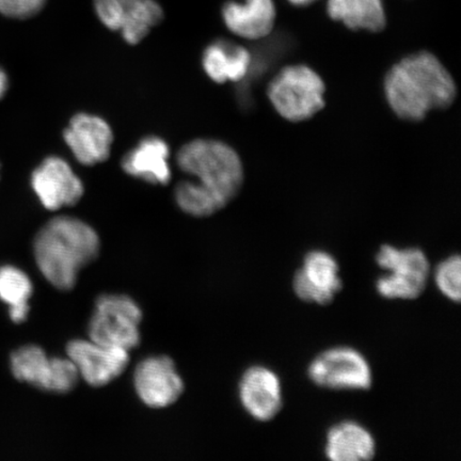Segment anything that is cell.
Returning <instances> with one entry per match:
<instances>
[{
  "label": "cell",
  "instance_id": "6da1fadb",
  "mask_svg": "<svg viewBox=\"0 0 461 461\" xmlns=\"http://www.w3.org/2000/svg\"><path fill=\"white\" fill-rule=\"evenodd\" d=\"M177 168L189 176L175 188L176 203L185 214H216L238 197L244 184V166L238 152L216 140H190L176 157Z\"/></svg>",
  "mask_w": 461,
  "mask_h": 461
},
{
  "label": "cell",
  "instance_id": "7a4b0ae2",
  "mask_svg": "<svg viewBox=\"0 0 461 461\" xmlns=\"http://www.w3.org/2000/svg\"><path fill=\"white\" fill-rule=\"evenodd\" d=\"M384 88L392 112L408 122H420L430 112L451 107L458 94L451 73L429 51L395 63L385 74Z\"/></svg>",
  "mask_w": 461,
  "mask_h": 461
},
{
  "label": "cell",
  "instance_id": "3957f363",
  "mask_svg": "<svg viewBox=\"0 0 461 461\" xmlns=\"http://www.w3.org/2000/svg\"><path fill=\"white\" fill-rule=\"evenodd\" d=\"M101 240L82 219L56 216L34 239V258L44 278L58 291H72L80 270L99 257Z\"/></svg>",
  "mask_w": 461,
  "mask_h": 461
},
{
  "label": "cell",
  "instance_id": "277c9868",
  "mask_svg": "<svg viewBox=\"0 0 461 461\" xmlns=\"http://www.w3.org/2000/svg\"><path fill=\"white\" fill-rule=\"evenodd\" d=\"M326 86L313 68L304 65L287 66L270 80L267 95L282 118L303 122L325 107Z\"/></svg>",
  "mask_w": 461,
  "mask_h": 461
},
{
  "label": "cell",
  "instance_id": "5b68a950",
  "mask_svg": "<svg viewBox=\"0 0 461 461\" xmlns=\"http://www.w3.org/2000/svg\"><path fill=\"white\" fill-rule=\"evenodd\" d=\"M142 311L134 299L105 294L96 299L88 325L91 341L131 351L141 342Z\"/></svg>",
  "mask_w": 461,
  "mask_h": 461
},
{
  "label": "cell",
  "instance_id": "8992f818",
  "mask_svg": "<svg viewBox=\"0 0 461 461\" xmlns=\"http://www.w3.org/2000/svg\"><path fill=\"white\" fill-rule=\"evenodd\" d=\"M376 262L387 272L376 282L380 296L411 301L424 292L430 267L428 257L419 248L400 249L384 245L377 253Z\"/></svg>",
  "mask_w": 461,
  "mask_h": 461
},
{
  "label": "cell",
  "instance_id": "52a82bcc",
  "mask_svg": "<svg viewBox=\"0 0 461 461\" xmlns=\"http://www.w3.org/2000/svg\"><path fill=\"white\" fill-rule=\"evenodd\" d=\"M11 371L22 383L51 393H70L79 382L74 363L68 358H50L45 350L36 345H27L11 356Z\"/></svg>",
  "mask_w": 461,
  "mask_h": 461
},
{
  "label": "cell",
  "instance_id": "ba28073f",
  "mask_svg": "<svg viewBox=\"0 0 461 461\" xmlns=\"http://www.w3.org/2000/svg\"><path fill=\"white\" fill-rule=\"evenodd\" d=\"M308 375L316 385L330 390H368L373 384L366 357L350 348H334L317 356Z\"/></svg>",
  "mask_w": 461,
  "mask_h": 461
},
{
  "label": "cell",
  "instance_id": "9c48e42d",
  "mask_svg": "<svg viewBox=\"0 0 461 461\" xmlns=\"http://www.w3.org/2000/svg\"><path fill=\"white\" fill-rule=\"evenodd\" d=\"M67 357L77 368L79 377L94 388L113 383L130 365V351L108 348L89 339L68 342Z\"/></svg>",
  "mask_w": 461,
  "mask_h": 461
},
{
  "label": "cell",
  "instance_id": "30bf717a",
  "mask_svg": "<svg viewBox=\"0 0 461 461\" xmlns=\"http://www.w3.org/2000/svg\"><path fill=\"white\" fill-rule=\"evenodd\" d=\"M31 183L39 201L50 212L77 205L85 194L83 181L59 157L45 158L32 171Z\"/></svg>",
  "mask_w": 461,
  "mask_h": 461
},
{
  "label": "cell",
  "instance_id": "8fae6325",
  "mask_svg": "<svg viewBox=\"0 0 461 461\" xmlns=\"http://www.w3.org/2000/svg\"><path fill=\"white\" fill-rule=\"evenodd\" d=\"M134 387L138 397L149 408L173 405L185 389L175 361L167 356H152L138 363L134 371Z\"/></svg>",
  "mask_w": 461,
  "mask_h": 461
},
{
  "label": "cell",
  "instance_id": "7c38bea8",
  "mask_svg": "<svg viewBox=\"0 0 461 461\" xmlns=\"http://www.w3.org/2000/svg\"><path fill=\"white\" fill-rule=\"evenodd\" d=\"M63 140L79 164L91 167L105 163L111 157L113 131L99 115L79 113L63 131Z\"/></svg>",
  "mask_w": 461,
  "mask_h": 461
},
{
  "label": "cell",
  "instance_id": "4fadbf2b",
  "mask_svg": "<svg viewBox=\"0 0 461 461\" xmlns=\"http://www.w3.org/2000/svg\"><path fill=\"white\" fill-rule=\"evenodd\" d=\"M339 273V264L330 253L311 251L294 276V292L305 303L330 304L343 287Z\"/></svg>",
  "mask_w": 461,
  "mask_h": 461
},
{
  "label": "cell",
  "instance_id": "5bb4252c",
  "mask_svg": "<svg viewBox=\"0 0 461 461\" xmlns=\"http://www.w3.org/2000/svg\"><path fill=\"white\" fill-rule=\"evenodd\" d=\"M240 400L253 419L273 420L284 403L278 375L265 366L248 368L240 382Z\"/></svg>",
  "mask_w": 461,
  "mask_h": 461
},
{
  "label": "cell",
  "instance_id": "9a60e30c",
  "mask_svg": "<svg viewBox=\"0 0 461 461\" xmlns=\"http://www.w3.org/2000/svg\"><path fill=\"white\" fill-rule=\"evenodd\" d=\"M169 158V144L158 136H147L124 155L121 168L137 180L166 186L172 178Z\"/></svg>",
  "mask_w": 461,
  "mask_h": 461
},
{
  "label": "cell",
  "instance_id": "2e32d148",
  "mask_svg": "<svg viewBox=\"0 0 461 461\" xmlns=\"http://www.w3.org/2000/svg\"><path fill=\"white\" fill-rule=\"evenodd\" d=\"M221 14L230 32L250 41L269 36L276 16L274 0H230L223 5Z\"/></svg>",
  "mask_w": 461,
  "mask_h": 461
},
{
  "label": "cell",
  "instance_id": "e0dca14e",
  "mask_svg": "<svg viewBox=\"0 0 461 461\" xmlns=\"http://www.w3.org/2000/svg\"><path fill=\"white\" fill-rule=\"evenodd\" d=\"M251 66V55L244 46L227 40L207 45L202 55V67L207 77L217 84L243 80Z\"/></svg>",
  "mask_w": 461,
  "mask_h": 461
},
{
  "label": "cell",
  "instance_id": "ac0fdd59",
  "mask_svg": "<svg viewBox=\"0 0 461 461\" xmlns=\"http://www.w3.org/2000/svg\"><path fill=\"white\" fill-rule=\"evenodd\" d=\"M325 453L333 461L371 460L376 454V442L362 425L344 420L327 432Z\"/></svg>",
  "mask_w": 461,
  "mask_h": 461
},
{
  "label": "cell",
  "instance_id": "d6986e66",
  "mask_svg": "<svg viewBox=\"0 0 461 461\" xmlns=\"http://www.w3.org/2000/svg\"><path fill=\"white\" fill-rule=\"evenodd\" d=\"M327 13L350 31L380 32L387 26L383 0H328Z\"/></svg>",
  "mask_w": 461,
  "mask_h": 461
},
{
  "label": "cell",
  "instance_id": "ffe728a7",
  "mask_svg": "<svg viewBox=\"0 0 461 461\" xmlns=\"http://www.w3.org/2000/svg\"><path fill=\"white\" fill-rule=\"evenodd\" d=\"M122 4L121 36L130 45L140 44L164 21V8L158 0H120Z\"/></svg>",
  "mask_w": 461,
  "mask_h": 461
},
{
  "label": "cell",
  "instance_id": "44dd1931",
  "mask_svg": "<svg viewBox=\"0 0 461 461\" xmlns=\"http://www.w3.org/2000/svg\"><path fill=\"white\" fill-rule=\"evenodd\" d=\"M33 285L29 276L14 267L0 268V299L10 308L29 305Z\"/></svg>",
  "mask_w": 461,
  "mask_h": 461
},
{
  "label": "cell",
  "instance_id": "7402d4cb",
  "mask_svg": "<svg viewBox=\"0 0 461 461\" xmlns=\"http://www.w3.org/2000/svg\"><path fill=\"white\" fill-rule=\"evenodd\" d=\"M436 285L449 301L459 303L461 298V259L451 256L438 265Z\"/></svg>",
  "mask_w": 461,
  "mask_h": 461
},
{
  "label": "cell",
  "instance_id": "603a6c76",
  "mask_svg": "<svg viewBox=\"0 0 461 461\" xmlns=\"http://www.w3.org/2000/svg\"><path fill=\"white\" fill-rule=\"evenodd\" d=\"M48 0H0V14L14 20H27L36 16Z\"/></svg>",
  "mask_w": 461,
  "mask_h": 461
},
{
  "label": "cell",
  "instance_id": "cb8c5ba5",
  "mask_svg": "<svg viewBox=\"0 0 461 461\" xmlns=\"http://www.w3.org/2000/svg\"><path fill=\"white\" fill-rule=\"evenodd\" d=\"M94 8L104 26L112 32H120L123 14L120 0H94Z\"/></svg>",
  "mask_w": 461,
  "mask_h": 461
},
{
  "label": "cell",
  "instance_id": "d4e9b609",
  "mask_svg": "<svg viewBox=\"0 0 461 461\" xmlns=\"http://www.w3.org/2000/svg\"><path fill=\"white\" fill-rule=\"evenodd\" d=\"M9 86V80L7 74L0 68V100L7 94Z\"/></svg>",
  "mask_w": 461,
  "mask_h": 461
},
{
  "label": "cell",
  "instance_id": "484cf974",
  "mask_svg": "<svg viewBox=\"0 0 461 461\" xmlns=\"http://www.w3.org/2000/svg\"><path fill=\"white\" fill-rule=\"evenodd\" d=\"M287 2L297 5V7H305V5H312L315 2H319V0H287Z\"/></svg>",
  "mask_w": 461,
  "mask_h": 461
}]
</instances>
